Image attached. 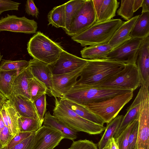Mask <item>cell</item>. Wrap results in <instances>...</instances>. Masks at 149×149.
<instances>
[{
	"label": "cell",
	"mask_w": 149,
	"mask_h": 149,
	"mask_svg": "<svg viewBox=\"0 0 149 149\" xmlns=\"http://www.w3.org/2000/svg\"><path fill=\"white\" fill-rule=\"evenodd\" d=\"M125 64L108 59L88 60L81 72L79 78L74 85L96 86L121 70Z\"/></svg>",
	"instance_id": "6da1fadb"
},
{
	"label": "cell",
	"mask_w": 149,
	"mask_h": 149,
	"mask_svg": "<svg viewBox=\"0 0 149 149\" xmlns=\"http://www.w3.org/2000/svg\"><path fill=\"white\" fill-rule=\"evenodd\" d=\"M131 91L117 88L74 85L61 97L84 106L100 102Z\"/></svg>",
	"instance_id": "7a4b0ae2"
},
{
	"label": "cell",
	"mask_w": 149,
	"mask_h": 149,
	"mask_svg": "<svg viewBox=\"0 0 149 149\" xmlns=\"http://www.w3.org/2000/svg\"><path fill=\"white\" fill-rule=\"evenodd\" d=\"M53 116L77 132H84L90 134L102 133L105 127L95 124L80 117L74 112L62 98L55 97Z\"/></svg>",
	"instance_id": "3957f363"
},
{
	"label": "cell",
	"mask_w": 149,
	"mask_h": 149,
	"mask_svg": "<svg viewBox=\"0 0 149 149\" xmlns=\"http://www.w3.org/2000/svg\"><path fill=\"white\" fill-rule=\"evenodd\" d=\"M123 22L119 19L96 22L82 32L72 37L71 39L83 47L107 43Z\"/></svg>",
	"instance_id": "277c9868"
},
{
	"label": "cell",
	"mask_w": 149,
	"mask_h": 149,
	"mask_svg": "<svg viewBox=\"0 0 149 149\" xmlns=\"http://www.w3.org/2000/svg\"><path fill=\"white\" fill-rule=\"evenodd\" d=\"M27 49L33 59L50 65L57 60L63 50L60 45L39 31L30 39Z\"/></svg>",
	"instance_id": "5b68a950"
},
{
	"label": "cell",
	"mask_w": 149,
	"mask_h": 149,
	"mask_svg": "<svg viewBox=\"0 0 149 149\" xmlns=\"http://www.w3.org/2000/svg\"><path fill=\"white\" fill-rule=\"evenodd\" d=\"M133 91L118 95L110 99L82 106L101 118L107 124L116 116L132 99Z\"/></svg>",
	"instance_id": "8992f818"
},
{
	"label": "cell",
	"mask_w": 149,
	"mask_h": 149,
	"mask_svg": "<svg viewBox=\"0 0 149 149\" xmlns=\"http://www.w3.org/2000/svg\"><path fill=\"white\" fill-rule=\"evenodd\" d=\"M141 84V79L136 63H129L125 64L121 70L95 87L117 88L134 91Z\"/></svg>",
	"instance_id": "52a82bcc"
},
{
	"label": "cell",
	"mask_w": 149,
	"mask_h": 149,
	"mask_svg": "<svg viewBox=\"0 0 149 149\" xmlns=\"http://www.w3.org/2000/svg\"><path fill=\"white\" fill-rule=\"evenodd\" d=\"M137 139L138 149H149V84L142 83Z\"/></svg>",
	"instance_id": "ba28073f"
},
{
	"label": "cell",
	"mask_w": 149,
	"mask_h": 149,
	"mask_svg": "<svg viewBox=\"0 0 149 149\" xmlns=\"http://www.w3.org/2000/svg\"><path fill=\"white\" fill-rule=\"evenodd\" d=\"M97 19L92 0H86L76 15L67 34L72 37L78 35L95 24Z\"/></svg>",
	"instance_id": "9c48e42d"
},
{
	"label": "cell",
	"mask_w": 149,
	"mask_h": 149,
	"mask_svg": "<svg viewBox=\"0 0 149 149\" xmlns=\"http://www.w3.org/2000/svg\"><path fill=\"white\" fill-rule=\"evenodd\" d=\"M143 39L131 38L113 49L108 54L107 59L125 64L136 63Z\"/></svg>",
	"instance_id": "30bf717a"
},
{
	"label": "cell",
	"mask_w": 149,
	"mask_h": 149,
	"mask_svg": "<svg viewBox=\"0 0 149 149\" xmlns=\"http://www.w3.org/2000/svg\"><path fill=\"white\" fill-rule=\"evenodd\" d=\"M37 23L24 16L19 17L7 14L0 19V32L3 31L32 34L36 33Z\"/></svg>",
	"instance_id": "8fae6325"
},
{
	"label": "cell",
	"mask_w": 149,
	"mask_h": 149,
	"mask_svg": "<svg viewBox=\"0 0 149 149\" xmlns=\"http://www.w3.org/2000/svg\"><path fill=\"white\" fill-rule=\"evenodd\" d=\"M88 60L77 57L63 49L57 60L50 65L52 74L61 75L72 72L84 67Z\"/></svg>",
	"instance_id": "7c38bea8"
},
{
	"label": "cell",
	"mask_w": 149,
	"mask_h": 149,
	"mask_svg": "<svg viewBox=\"0 0 149 149\" xmlns=\"http://www.w3.org/2000/svg\"><path fill=\"white\" fill-rule=\"evenodd\" d=\"M63 139L59 131L43 125L36 132L31 149H54Z\"/></svg>",
	"instance_id": "4fadbf2b"
},
{
	"label": "cell",
	"mask_w": 149,
	"mask_h": 149,
	"mask_svg": "<svg viewBox=\"0 0 149 149\" xmlns=\"http://www.w3.org/2000/svg\"><path fill=\"white\" fill-rule=\"evenodd\" d=\"M84 67L69 73L58 75H53V97L60 98L67 93L75 84Z\"/></svg>",
	"instance_id": "5bb4252c"
},
{
	"label": "cell",
	"mask_w": 149,
	"mask_h": 149,
	"mask_svg": "<svg viewBox=\"0 0 149 149\" xmlns=\"http://www.w3.org/2000/svg\"><path fill=\"white\" fill-rule=\"evenodd\" d=\"M29 63V67L33 77L46 86L47 89V95L53 96V74L50 65L34 59L30 60Z\"/></svg>",
	"instance_id": "9a60e30c"
},
{
	"label": "cell",
	"mask_w": 149,
	"mask_h": 149,
	"mask_svg": "<svg viewBox=\"0 0 149 149\" xmlns=\"http://www.w3.org/2000/svg\"><path fill=\"white\" fill-rule=\"evenodd\" d=\"M7 99L20 116L39 120L33 102L31 100L22 95L13 93Z\"/></svg>",
	"instance_id": "2e32d148"
},
{
	"label": "cell",
	"mask_w": 149,
	"mask_h": 149,
	"mask_svg": "<svg viewBox=\"0 0 149 149\" xmlns=\"http://www.w3.org/2000/svg\"><path fill=\"white\" fill-rule=\"evenodd\" d=\"M141 83L149 84V37L143 39L136 60Z\"/></svg>",
	"instance_id": "e0dca14e"
},
{
	"label": "cell",
	"mask_w": 149,
	"mask_h": 149,
	"mask_svg": "<svg viewBox=\"0 0 149 149\" xmlns=\"http://www.w3.org/2000/svg\"><path fill=\"white\" fill-rule=\"evenodd\" d=\"M33 77L29 66L19 72L13 80V93L22 95L31 100L29 83L30 79Z\"/></svg>",
	"instance_id": "ac0fdd59"
},
{
	"label": "cell",
	"mask_w": 149,
	"mask_h": 149,
	"mask_svg": "<svg viewBox=\"0 0 149 149\" xmlns=\"http://www.w3.org/2000/svg\"><path fill=\"white\" fill-rule=\"evenodd\" d=\"M139 15L133 17L130 19L123 22L115 31L108 43L113 48L119 46L131 38L130 33Z\"/></svg>",
	"instance_id": "d6986e66"
},
{
	"label": "cell",
	"mask_w": 149,
	"mask_h": 149,
	"mask_svg": "<svg viewBox=\"0 0 149 149\" xmlns=\"http://www.w3.org/2000/svg\"><path fill=\"white\" fill-rule=\"evenodd\" d=\"M140 86L134 100L127 109V113L124 116L120 126L114 136L115 139L121 134L130 123L139 118L142 90V87Z\"/></svg>",
	"instance_id": "ffe728a7"
},
{
	"label": "cell",
	"mask_w": 149,
	"mask_h": 149,
	"mask_svg": "<svg viewBox=\"0 0 149 149\" xmlns=\"http://www.w3.org/2000/svg\"><path fill=\"white\" fill-rule=\"evenodd\" d=\"M43 123L44 126L60 132L63 135L64 139L73 140L77 138V132L52 115L49 111L45 113Z\"/></svg>",
	"instance_id": "44dd1931"
},
{
	"label": "cell",
	"mask_w": 149,
	"mask_h": 149,
	"mask_svg": "<svg viewBox=\"0 0 149 149\" xmlns=\"http://www.w3.org/2000/svg\"><path fill=\"white\" fill-rule=\"evenodd\" d=\"M113 48L108 43L85 47L80 52L82 57L84 59L92 60L107 59L109 53Z\"/></svg>",
	"instance_id": "7402d4cb"
},
{
	"label": "cell",
	"mask_w": 149,
	"mask_h": 149,
	"mask_svg": "<svg viewBox=\"0 0 149 149\" xmlns=\"http://www.w3.org/2000/svg\"><path fill=\"white\" fill-rule=\"evenodd\" d=\"M149 36V12L141 13L135 23L130 36L143 39Z\"/></svg>",
	"instance_id": "603a6c76"
},
{
	"label": "cell",
	"mask_w": 149,
	"mask_h": 149,
	"mask_svg": "<svg viewBox=\"0 0 149 149\" xmlns=\"http://www.w3.org/2000/svg\"><path fill=\"white\" fill-rule=\"evenodd\" d=\"M63 99L70 108L79 116L89 121L104 126L105 123L104 121L88 109L72 101Z\"/></svg>",
	"instance_id": "cb8c5ba5"
},
{
	"label": "cell",
	"mask_w": 149,
	"mask_h": 149,
	"mask_svg": "<svg viewBox=\"0 0 149 149\" xmlns=\"http://www.w3.org/2000/svg\"><path fill=\"white\" fill-rule=\"evenodd\" d=\"M123 117V115H117L107 124L104 133L97 145L98 149L103 148L110 139L114 138L120 126Z\"/></svg>",
	"instance_id": "d4e9b609"
},
{
	"label": "cell",
	"mask_w": 149,
	"mask_h": 149,
	"mask_svg": "<svg viewBox=\"0 0 149 149\" xmlns=\"http://www.w3.org/2000/svg\"><path fill=\"white\" fill-rule=\"evenodd\" d=\"M19 72L17 70L4 71L0 70V92L7 99L13 93V80Z\"/></svg>",
	"instance_id": "484cf974"
},
{
	"label": "cell",
	"mask_w": 149,
	"mask_h": 149,
	"mask_svg": "<svg viewBox=\"0 0 149 149\" xmlns=\"http://www.w3.org/2000/svg\"><path fill=\"white\" fill-rule=\"evenodd\" d=\"M86 0H72L65 3V25L64 29L67 33L77 13Z\"/></svg>",
	"instance_id": "4316f807"
},
{
	"label": "cell",
	"mask_w": 149,
	"mask_h": 149,
	"mask_svg": "<svg viewBox=\"0 0 149 149\" xmlns=\"http://www.w3.org/2000/svg\"><path fill=\"white\" fill-rule=\"evenodd\" d=\"M119 2L117 0H103L98 17L96 22L107 21L116 16Z\"/></svg>",
	"instance_id": "83f0119b"
},
{
	"label": "cell",
	"mask_w": 149,
	"mask_h": 149,
	"mask_svg": "<svg viewBox=\"0 0 149 149\" xmlns=\"http://www.w3.org/2000/svg\"><path fill=\"white\" fill-rule=\"evenodd\" d=\"M65 3L54 7L49 11L47 15L48 25L58 28H65Z\"/></svg>",
	"instance_id": "f1b7e54d"
},
{
	"label": "cell",
	"mask_w": 149,
	"mask_h": 149,
	"mask_svg": "<svg viewBox=\"0 0 149 149\" xmlns=\"http://www.w3.org/2000/svg\"><path fill=\"white\" fill-rule=\"evenodd\" d=\"M8 118V128L11 134L14 136L19 133L18 125V119L20 116L7 99L3 103Z\"/></svg>",
	"instance_id": "f546056e"
},
{
	"label": "cell",
	"mask_w": 149,
	"mask_h": 149,
	"mask_svg": "<svg viewBox=\"0 0 149 149\" xmlns=\"http://www.w3.org/2000/svg\"><path fill=\"white\" fill-rule=\"evenodd\" d=\"M18 125L20 132H35L42 126L39 120L33 118L19 116Z\"/></svg>",
	"instance_id": "4dcf8cb0"
},
{
	"label": "cell",
	"mask_w": 149,
	"mask_h": 149,
	"mask_svg": "<svg viewBox=\"0 0 149 149\" xmlns=\"http://www.w3.org/2000/svg\"><path fill=\"white\" fill-rule=\"evenodd\" d=\"M29 90L31 100L33 102L42 95L47 93V89L45 84L34 77L29 81Z\"/></svg>",
	"instance_id": "1f68e13d"
},
{
	"label": "cell",
	"mask_w": 149,
	"mask_h": 149,
	"mask_svg": "<svg viewBox=\"0 0 149 149\" xmlns=\"http://www.w3.org/2000/svg\"><path fill=\"white\" fill-rule=\"evenodd\" d=\"M29 65V61L25 60H3L0 63V70L4 71L17 70L19 72L27 68Z\"/></svg>",
	"instance_id": "d6a6232c"
},
{
	"label": "cell",
	"mask_w": 149,
	"mask_h": 149,
	"mask_svg": "<svg viewBox=\"0 0 149 149\" xmlns=\"http://www.w3.org/2000/svg\"><path fill=\"white\" fill-rule=\"evenodd\" d=\"M134 0H122L120 7L117 11L118 15L128 21L133 17V5Z\"/></svg>",
	"instance_id": "836d02e7"
},
{
	"label": "cell",
	"mask_w": 149,
	"mask_h": 149,
	"mask_svg": "<svg viewBox=\"0 0 149 149\" xmlns=\"http://www.w3.org/2000/svg\"><path fill=\"white\" fill-rule=\"evenodd\" d=\"M136 120L130 123L121 134L115 139L118 149H127L129 136Z\"/></svg>",
	"instance_id": "e575fe53"
},
{
	"label": "cell",
	"mask_w": 149,
	"mask_h": 149,
	"mask_svg": "<svg viewBox=\"0 0 149 149\" xmlns=\"http://www.w3.org/2000/svg\"><path fill=\"white\" fill-rule=\"evenodd\" d=\"M33 103L40 121L42 125L46 111V94H44L40 96L35 100Z\"/></svg>",
	"instance_id": "d590c367"
},
{
	"label": "cell",
	"mask_w": 149,
	"mask_h": 149,
	"mask_svg": "<svg viewBox=\"0 0 149 149\" xmlns=\"http://www.w3.org/2000/svg\"><path fill=\"white\" fill-rule=\"evenodd\" d=\"M70 149H98L97 145L93 141L86 139L74 141Z\"/></svg>",
	"instance_id": "8d00e7d4"
},
{
	"label": "cell",
	"mask_w": 149,
	"mask_h": 149,
	"mask_svg": "<svg viewBox=\"0 0 149 149\" xmlns=\"http://www.w3.org/2000/svg\"><path fill=\"white\" fill-rule=\"evenodd\" d=\"M138 122L139 118L136 120L130 133L128 139L127 149H138L137 139Z\"/></svg>",
	"instance_id": "74e56055"
},
{
	"label": "cell",
	"mask_w": 149,
	"mask_h": 149,
	"mask_svg": "<svg viewBox=\"0 0 149 149\" xmlns=\"http://www.w3.org/2000/svg\"><path fill=\"white\" fill-rule=\"evenodd\" d=\"M21 4L11 0H0V14L8 10H18Z\"/></svg>",
	"instance_id": "f35d334b"
},
{
	"label": "cell",
	"mask_w": 149,
	"mask_h": 149,
	"mask_svg": "<svg viewBox=\"0 0 149 149\" xmlns=\"http://www.w3.org/2000/svg\"><path fill=\"white\" fill-rule=\"evenodd\" d=\"M33 132H20L15 136L7 145L5 149H10L22 141L30 136Z\"/></svg>",
	"instance_id": "ab89813d"
},
{
	"label": "cell",
	"mask_w": 149,
	"mask_h": 149,
	"mask_svg": "<svg viewBox=\"0 0 149 149\" xmlns=\"http://www.w3.org/2000/svg\"><path fill=\"white\" fill-rule=\"evenodd\" d=\"M35 132H33L29 136L10 149H31L34 140Z\"/></svg>",
	"instance_id": "60d3db41"
},
{
	"label": "cell",
	"mask_w": 149,
	"mask_h": 149,
	"mask_svg": "<svg viewBox=\"0 0 149 149\" xmlns=\"http://www.w3.org/2000/svg\"><path fill=\"white\" fill-rule=\"evenodd\" d=\"M14 136L10 132L8 128L5 126L0 132V141L4 148Z\"/></svg>",
	"instance_id": "b9f144b4"
},
{
	"label": "cell",
	"mask_w": 149,
	"mask_h": 149,
	"mask_svg": "<svg viewBox=\"0 0 149 149\" xmlns=\"http://www.w3.org/2000/svg\"><path fill=\"white\" fill-rule=\"evenodd\" d=\"M25 11L28 15L37 17L39 12L38 9L36 6L33 0H28L25 5Z\"/></svg>",
	"instance_id": "7bdbcfd3"
},
{
	"label": "cell",
	"mask_w": 149,
	"mask_h": 149,
	"mask_svg": "<svg viewBox=\"0 0 149 149\" xmlns=\"http://www.w3.org/2000/svg\"><path fill=\"white\" fill-rule=\"evenodd\" d=\"M97 18L98 17L103 0H92Z\"/></svg>",
	"instance_id": "ee69618b"
},
{
	"label": "cell",
	"mask_w": 149,
	"mask_h": 149,
	"mask_svg": "<svg viewBox=\"0 0 149 149\" xmlns=\"http://www.w3.org/2000/svg\"><path fill=\"white\" fill-rule=\"evenodd\" d=\"M102 149H118L114 138L110 139Z\"/></svg>",
	"instance_id": "f6af8a7d"
},
{
	"label": "cell",
	"mask_w": 149,
	"mask_h": 149,
	"mask_svg": "<svg viewBox=\"0 0 149 149\" xmlns=\"http://www.w3.org/2000/svg\"><path fill=\"white\" fill-rule=\"evenodd\" d=\"M141 13L149 12V0H143Z\"/></svg>",
	"instance_id": "bcb514c9"
},
{
	"label": "cell",
	"mask_w": 149,
	"mask_h": 149,
	"mask_svg": "<svg viewBox=\"0 0 149 149\" xmlns=\"http://www.w3.org/2000/svg\"><path fill=\"white\" fill-rule=\"evenodd\" d=\"M143 0H134L133 9L134 12L136 11L140 8L141 7Z\"/></svg>",
	"instance_id": "7dc6e473"
},
{
	"label": "cell",
	"mask_w": 149,
	"mask_h": 149,
	"mask_svg": "<svg viewBox=\"0 0 149 149\" xmlns=\"http://www.w3.org/2000/svg\"><path fill=\"white\" fill-rule=\"evenodd\" d=\"M7 100V98L0 92V107Z\"/></svg>",
	"instance_id": "c3c4849f"
},
{
	"label": "cell",
	"mask_w": 149,
	"mask_h": 149,
	"mask_svg": "<svg viewBox=\"0 0 149 149\" xmlns=\"http://www.w3.org/2000/svg\"><path fill=\"white\" fill-rule=\"evenodd\" d=\"M5 126H6L0 112V132Z\"/></svg>",
	"instance_id": "681fc988"
},
{
	"label": "cell",
	"mask_w": 149,
	"mask_h": 149,
	"mask_svg": "<svg viewBox=\"0 0 149 149\" xmlns=\"http://www.w3.org/2000/svg\"><path fill=\"white\" fill-rule=\"evenodd\" d=\"M3 148L2 144L0 141V149H3Z\"/></svg>",
	"instance_id": "f907efd6"
},
{
	"label": "cell",
	"mask_w": 149,
	"mask_h": 149,
	"mask_svg": "<svg viewBox=\"0 0 149 149\" xmlns=\"http://www.w3.org/2000/svg\"><path fill=\"white\" fill-rule=\"evenodd\" d=\"M2 57H3V55H1V52H0V63H0L1 61Z\"/></svg>",
	"instance_id": "816d5d0a"
},
{
	"label": "cell",
	"mask_w": 149,
	"mask_h": 149,
	"mask_svg": "<svg viewBox=\"0 0 149 149\" xmlns=\"http://www.w3.org/2000/svg\"><path fill=\"white\" fill-rule=\"evenodd\" d=\"M70 149V148H68V149Z\"/></svg>",
	"instance_id": "f5cc1de1"
},
{
	"label": "cell",
	"mask_w": 149,
	"mask_h": 149,
	"mask_svg": "<svg viewBox=\"0 0 149 149\" xmlns=\"http://www.w3.org/2000/svg\"><path fill=\"white\" fill-rule=\"evenodd\" d=\"M3 149H5V148H3Z\"/></svg>",
	"instance_id": "db71d44e"
}]
</instances>
